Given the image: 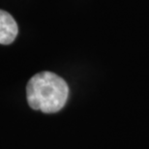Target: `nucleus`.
Wrapping results in <instances>:
<instances>
[{
	"mask_svg": "<svg viewBox=\"0 0 149 149\" xmlns=\"http://www.w3.org/2000/svg\"><path fill=\"white\" fill-rule=\"evenodd\" d=\"M19 28L14 17L6 11L0 10V44L10 45L15 41Z\"/></svg>",
	"mask_w": 149,
	"mask_h": 149,
	"instance_id": "2",
	"label": "nucleus"
},
{
	"mask_svg": "<svg viewBox=\"0 0 149 149\" xmlns=\"http://www.w3.org/2000/svg\"><path fill=\"white\" fill-rule=\"evenodd\" d=\"M69 87L66 81L52 72L36 74L29 79L26 86L28 105L35 111L54 113L65 106Z\"/></svg>",
	"mask_w": 149,
	"mask_h": 149,
	"instance_id": "1",
	"label": "nucleus"
}]
</instances>
